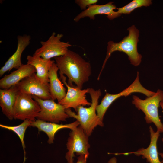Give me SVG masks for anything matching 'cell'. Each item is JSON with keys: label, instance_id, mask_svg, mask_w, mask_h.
I'll return each mask as SVG.
<instances>
[{"label": "cell", "instance_id": "1", "mask_svg": "<svg viewBox=\"0 0 163 163\" xmlns=\"http://www.w3.org/2000/svg\"><path fill=\"white\" fill-rule=\"evenodd\" d=\"M59 74L65 75L68 78V84L72 86L74 83L82 89L91 75L90 63L78 54L69 50L64 55L55 57Z\"/></svg>", "mask_w": 163, "mask_h": 163}, {"label": "cell", "instance_id": "2", "mask_svg": "<svg viewBox=\"0 0 163 163\" xmlns=\"http://www.w3.org/2000/svg\"><path fill=\"white\" fill-rule=\"evenodd\" d=\"M88 89L91 98L90 107H85L79 106L77 109V114L72 111L70 108L65 109V111L69 117L74 118L79 122L85 133L89 137L97 126L102 127L104 125L96 113V107L101 94V90H95L92 88Z\"/></svg>", "mask_w": 163, "mask_h": 163}, {"label": "cell", "instance_id": "3", "mask_svg": "<svg viewBox=\"0 0 163 163\" xmlns=\"http://www.w3.org/2000/svg\"><path fill=\"white\" fill-rule=\"evenodd\" d=\"M129 35L125 37L120 42H115L110 41L107 43V52L105 58L97 78L99 80L101 72L106 62L112 53L116 51L122 52L125 53L131 64L135 66L140 65L142 56L138 53L137 45L139 41V31L135 25L128 28Z\"/></svg>", "mask_w": 163, "mask_h": 163}, {"label": "cell", "instance_id": "4", "mask_svg": "<svg viewBox=\"0 0 163 163\" xmlns=\"http://www.w3.org/2000/svg\"><path fill=\"white\" fill-rule=\"evenodd\" d=\"M132 103L139 110L145 114V119L147 123H153L160 133H163V124L158 113V108L161 102L163 101V91L158 89L153 96L147 97L145 100L136 95L132 97Z\"/></svg>", "mask_w": 163, "mask_h": 163}, {"label": "cell", "instance_id": "5", "mask_svg": "<svg viewBox=\"0 0 163 163\" xmlns=\"http://www.w3.org/2000/svg\"><path fill=\"white\" fill-rule=\"evenodd\" d=\"M135 92L143 94L147 97L153 96L155 93L146 89L142 86L139 80L138 72H137V76L135 80L126 88L115 94H110L108 93H106L100 104H98L96 107L97 113L100 120L103 122L104 114L113 102L122 96L126 97Z\"/></svg>", "mask_w": 163, "mask_h": 163}, {"label": "cell", "instance_id": "6", "mask_svg": "<svg viewBox=\"0 0 163 163\" xmlns=\"http://www.w3.org/2000/svg\"><path fill=\"white\" fill-rule=\"evenodd\" d=\"M88 137L80 125L71 130L66 144L68 151L65 158L68 163H73L75 153L79 156L84 155L88 157L89 153L88 150L90 147Z\"/></svg>", "mask_w": 163, "mask_h": 163}, {"label": "cell", "instance_id": "7", "mask_svg": "<svg viewBox=\"0 0 163 163\" xmlns=\"http://www.w3.org/2000/svg\"><path fill=\"white\" fill-rule=\"evenodd\" d=\"M40 110V106L32 95L19 91L14 107V119L34 121Z\"/></svg>", "mask_w": 163, "mask_h": 163}, {"label": "cell", "instance_id": "8", "mask_svg": "<svg viewBox=\"0 0 163 163\" xmlns=\"http://www.w3.org/2000/svg\"><path fill=\"white\" fill-rule=\"evenodd\" d=\"M63 37L62 34L56 35L53 32L46 41L40 42L41 46L36 50L34 54L47 60L64 55L72 45L69 42L61 41Z\"/></svg>", "mask_w": 163, "mask_h": 163}, {"label": "cell", "instance_id": "9", "mask_svg": "<svg viewBox=\"0 0 163 163\" xmlns=\"http://www.w3.org/2000/svg\"><path fill=\"white\" fill-rule=\"evenodd\" d=\"M33 98L39 104L41 110L36 118L44 121L59 123L66 121L69 117L65 109L61 105L51 99L43 100L32 95Z\"/></svg>", "mask_w": 163, "mask_h": 163}, {"label": "cell", "instance_id": "10", "mask_svg": "<svg viewBox=\"0 0 163 163\" xmlns=\"http://www.w3.org/2000/svg\"><path fill=\"white\" fill-rule=\"evenodd\" d=\"M62 82L67 88L65 96L58 103L65 109L73 108L77 112L78 107L80 106H90L91 103L88 101L86 97L88 89H82L77 86H70L66 82V77L63 75L60 74Z\"/></svg>", "mask_w": 163, "mask_h": 163}, {"label": "cell", "instance_id": "11", "mask_svg": "<svg viewBox=\"0 0 163 163\" xmlns=\"http://www.w3.org/2000/svg\"><path fill=\"white\" fill-rule=\"evenodd\" d=\"M15 86L21 93L34 95L43 100L52 99L49 86L42 82L35 73L24 78Z\"/></svg>", "mask_w": 163, "mask_h": 163}, {"label": "cell", "instance_id": "12", "mask_svg": "<svg viewBox=\"0 0 163 163\" xmlns=\"http://www.w3.org/2000/svg\"><path fill=\"white\" fill-rule=\"evenodd\" d=\"M17 45L14 53L6 62L0 70V76L2 77L6 72L10 71L12 69H16L21 67L22 54L30 43L31 37L30 35L25 34L18 35L17 37Z\"/></svg>", "mask_w": 163, "mask_h": 163}, {"label": "cell", "instance_id": "13", "mask_svg": "<svg viewBox=\"0 0 163 163\" xmlns=\"http://www.w3.org/2000/svg\"><path fill=\"white\" fill-rule=\"evenodd\" d=\"M113 3V2H110L104 5H91L77 15L74 20L75 22H77L86 17H88L90 19L94 20L95 15L102 14L106 15L110 20L113 19L121 15L117 11H114V10L117 8Z\"/></svg>", "mask_w": 163, "mask_h": 163}, {"label": "cell", "instance_id": "14", "mask_svg": "<svg viewBox=\"0 0 163 163\" xmlns=\"http://www.w3.org/2000/svg\"><path fill=\"white\" fill-rule=\"evenodd\" d=\"M149 129L150 134V142L147 148H142L134 152L114 154L115 155H128L133 154L137 156L142 155V158L146 159L147 161L149 163H162L159 160L157 148V142L160 133L157 131L155 132L151 126H149Z\"/></svg>", "mask_w": 163, "mask_h": 163}, {"label": "cell", "instance_id": "15", "mask_svg": "<svg viewBox=\"0 0 163 163\" xmlns=\"http://www.w3.org/2000/svg\"><path fill=\"white\" fill-rule=\"evenodd\" d=\"M36 72L35 68L28 64H23L10 74L5 75L0 80L1 89H8L15 86L24 78Z\"/></svg>", "mask_w": 163, "mask_h": 163}, {"label": "cell", "instance_id": "16", "mask_svg": "<svg viewBox=\"0 0 163 163\" xmlns=\"http://www.w3.org/2000/svg\"><path fill=\"white\" fill-rule=\"evenodd\" d=\"M79 125L80 123L77 120L70 123L63 124L37 119L32 121L30 126L37 127L39 132H45L48 137V143L51 144L53 143L55 133L59 130L63 128H69L72 130Z\"/></svg>", "mask_w": 163, "mask_h": 163}, {"label": "cell", "instance_id": "17", "mask_svg": "<svg viewBox=\"0 0 163 163\" xmlns=\"http://www.w3.org/2000/svg\"><path fill=\"white\" fill-rule=\"evenodd\" d=\"M27 64L33 66L36 69L37 78L43 83L49 86L48 72L54 60H47L33 54L28 55Z\"/></svg>", "mask_w": 163, "mask_h": 163}, {"label": "cell", "instance_id": "18", "mask_svg": "<svg viewBox=\"0 0 163 163\" xmlns=\"http://www.w3.org/2000/svg\"><path fill=\"white\" fill-rule=\"evenodd\" d=\"M19 91L15 86L0 89V106L3 113L10 120L13 117V109Z\"/></svg>", "mask_w": 163, "mask_h": 163}, {"label": "cell", "instance_id": "19", "mask_svg": "<svg viewBox=\"0 0 163 163\" xmlns=\"http://www.w3.org/2000/svg\"><path fill=\"white\" fill-rule=\"evenodd\" d=\"M59 69L54 62L50 68L48 72L50 92L52 99H57L58 102L62 100L66 94V89L58 78L57 72Z\"/></svg>", "mask_w": 163, "mask_h": 163}, {"label": "cell", "instance_id": "20", "mask_svg": "<svg viewBox=\"0 0 163 163\" xmlns=\"http://www.w3.org/2000/svg\"><path fill=\"white\" fill-rule=\"evenodd\" d=\"M32 122V121L31 120H24L21 123L16 126H11L2 124H0V126L1 127L14 132L19 137L21 142L24 155V160L23 163L24 162L26 159V151L25 150L26 146L24 141V134L27 128L28 127L30 126Z\"/></svg>", "mask_w": 163, "mask_h": 163}, {"label": "cell", "instance_id": "21", "mask_svg": "<svg viewBox=\"0 0 163 163\" xmlns=\"http://www.w3.org/2000/svg\"><path fill=\"white\" fill-rule=\"evenodd\" d=\"M152 3L151 0H133L125 6L117 8V12L120 14H129L136 9L142 6H149Z\"/></svg>", "mask_w": 163, "mask_h": 163}, {"label": "cell", "instance_id": "22", "mask_svg": "<svg viewBox=\"0 0 163 163\" xmlns=\"http://www.w3.org/2000/svg\"><path fill=\"white\" fill-rule=\"evenodd\" d=\"M97 0H76L75 2L79 6L81 10H86L87 7L96 4Z\"/></svg>", "mask_w": 163, "mask_h": 163}, {"label": "cell", "instance_id": "23", "mask_svg": "<svg viewBox=\"0 0 163 163\" xmlns=\"http://www.w3.org/2000/svg\"><path fill=\"white\" fill-rule=\"evenodd\" d=\"M88 157L84 155H82L77 158V161L76 163H87V160Z\"/></svg>", "mask_w": 163, "mask_h": 163}, {"label": "cell", "instance_id": "24", "mask_svg": "<svg viewBox=\"0 0 163 163\" xmlns=\"http://www.w3.org/2000/svg\"><path fill=\"white\" fill-rule=\"evenodd\" d=\"M108 163H117L116 158L115 157L112 158L108 161Z\"/></svg>", "mask_w": 163, "mask_h": 163}, {"label": "cell", "instance_id": "25", "mask_svg": "<svg viewBox=\"0 0 163 163\" xmlns=\"http://www.w3.org/2000/svg\"><path fill=\"white\" fill-rule=\"evenodd\" d=\"M160 105L162 109V111L163 112V101H162L160 102ZM162 142H163V137L162 138Z\"/></svg>", "mask_w": 163, "mask_h": 163}, {"label": "cell", "instance_id": "26", "mask_svg": "<svg viewBox=\"0 0 163 163\" xmlns=\"http://www.w3.org/2000/svg\"><path fill=\"white\" fill-rule=\"evenodd\" d=\"M159 155L161 156V158H162L163 160L162 161V162L163 163V153H159Z\"/></svg>", "mask_w": 163, "mask_h": 163}]
</instances>
